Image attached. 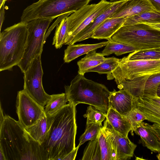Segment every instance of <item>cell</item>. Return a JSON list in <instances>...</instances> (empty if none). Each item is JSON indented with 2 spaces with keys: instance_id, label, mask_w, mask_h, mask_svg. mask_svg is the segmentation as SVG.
Here are the masks:
<instances>
[{
  "instance_id": "obj_36",
  "label": "cell",
  "mask_w": 160,
  "mask_h": 160,
  "mask_svg": "<svg viewBox=\"0 0 160 160\" xmlns=\"http://www.w3.org/2000/svg\"><path fill=\"white\" fill-rule=\"evenodd\" d=\"M78 146L75 148L63 157L61 160H75L77 155L78 151L79 148Z\"/></svg>"
},
{
  "instance_id": "obj_44",
  "label": "cell",
  "mask_w": 160,
  "mask_h": 160,
  "mask_svg": "<svg viewBox=\"0 0 160 160\" xmlns=\"http://www.w3.org/2000/svg\"><path fill=\"white\" fill-rule=\"evenodd\" d=\"M122 0H110L109 2H115L118 1H119Z\"/></svg>"
},
{
  "instance_id": "obj_20",
  "label": "cell",
  "mask_w": 160,
  "mask_h": 160,
  "mask_svg": "<svg viewBox=\"0 0 160 160\" xmlns=\"http://www.w3.org/2000/svg\"><path fill=\"white\" fill-rule=\"evenodd\" d=\"M106 119L115 131L125 137H128L132 126L126 117L110 107L106 113Z\"/></svg>"
},
{
  "instance_id": "obj_26",
  "label": "cell",
  "mask_w": 160,
  "mask_h": 160,
  "mask_svg": "<svg viewBox=\"0 0 160 160\" xmlns=\"http://www.w3.org/2000/svg\"><path fill=\"white\" fill-rule=\"evenodd\" d=\"M123 58L129 61L160 60V47L136 50Z\"/></svg>"
},
{
  "instance_id": "obj_10",
  "label": "cell",
  "mask_w": 160,
  "mask_h": 160,
  "mask_svg": "<svg viewBox=\"0 0 160 160\" xmlns=\"http://www.w3.org/2000/svg\"><path fill=\"white\" fill-rule=\"evenodd\" d=\"M23 89L37 102L44 107L51 97L44 91L42 84L43 72L41 55L32 60L28 69L23 73Z\"/></svg>"
},
{
  "instance_id": "obj_40",
  "label": "cell",
  "mask_w": 160,
  "mask_h": 160,
  "mask_svg": "<svg viewBox=\"0 0 160 160\" xmlns=\"http://www.w3.org/2000/svg\"><path fill=\"white\" fill-rule=\"evenodd\" d=\"M147 24L152 28L160 31V23H145Z\"/></svg>"
},
{
  "instance_id": "obj_32",
  "label": "cell",
  "mask_w": 160,
  "mask_h": 160,
  "mask_svg": "<svg viewBox=\"0 0 160 160\" xmlns=\"http://www.w3.org/2000/svg\"><path fill=\"white\" fill-rule=\"evenodd\" d=\"M103 126L98 123H89L86 125L84 132L81 136L79 140V147L88 141L96 139Z\"/></svg>"
},
{
  "instance_id": "obj_38",
  "label": "cell",
  "mask_w": 160,
  "mask_h": 160,
  "mask_svg": "<svg viewBox=\"0 0 160 160\" xmlns=\"http://www.w3.org/2000/svg\"><path fill=\"white\" fill-rule=\"evenodd\" d=\"M5 4H3L0 7V28L1 31L2 26L4 19L5 14Z\"/></svg>"
},
{
  "instance_id": "obj_6",
  "label": "cell",
  "mask_w": 160,
  "mask_h": 160,
  "mask_svg": "<svg viewBox=\"0 0 160 160\" xmlns=\"http://www.w3.org/2000/svg\"><path fill=\"white\" fill-rule=\"evenodd\" d=\"M132 46L138 50L160 47V31L145 23L123 26L108 40Z\"/></svg>"
},
{
  "instance_id": "obj_11",
  "label": "cell",
  "mask_w": 160,
  "mask_h": 160,
  "mask_svg": "<svg viewBox=\"0 0 160 160\" xmlns=\"http://www.w3.org/2000/svg\"><path fill=\"white\" fill-rule=\"evenodd\" d=\"M16 108L18 121L24 128L35 124L46 115L44 107L37 102L24 89L18 92Z\"/></svg>"
},
{
  "instance_id": "obj_43",
  "label": "cell",
  "mask_w": 160,
  "mask_h": 160,
  "mask_svg": "<svg viewBox=\"0 0 160 160\" xmlns=\"http://www.w3.org/2000/svg\"><path fill=\"white\" fill-rule=\"evenodd\" d=\"M7 0H0V7H1L2 5L5 4Z\"/></svg>"
},
{
  "instance_id": "obj_29",
  "label": "cell",
  "mask_w": 160,
  "mask_h": 160,
  "mask_svg": "<svg viewBox=\"0 0 160 160\" xmlns=\"http://www.w3.org/2000/svg\"><path fill=\"white\" fill-rule=\"evenodd\" d=\"M101 160H116L115 151L109 141L101 129L98 136Z\"/></svg>"
},
{
  "instance_id": "obj_42",
  "label": "cell",
  "mask_w": 160,
  "mask_h": 160,
  "mask_svg": "<svg viewBox=\"0 0 160 160\" xmlns=\"http://www.w3.org/2000/svg\"><path fill=\"white\" fill-rule=\"evenodd\" d=\"M157 97L160 98V84L158 86L156 91Z\"/></svg>"
},
{
  "instance_id": "obj_28",
  "label": "cell",
  "mask_w": 160,
  "mask_h": 160,
  "mask_svg": "<svg viewBox=\"0 0 160 160\" xmlns=\"http://www.w3.org/2000/svg\"><path fill=\"white\" fill-rule=\"evenodd\" d=\"M67 17L63 18L57 25L52 44L54 45L56 49L60 48L63 45H64L67 37L68 22Z\"/></svg>"
},
{
  "instance_id": "obj_17",
  "label": "cell",
  "mask_w": 160,
  "mask_h": 160,
  "mask_svg": "<svg viewBox=\"0 0 160 160\" xmlns=\"http://www.w3.org/2000/svg\"><path fill=\"white\" fill-rule=\"evenodd\" d=\"M158 124L152 125L143 122L139 123L134 132L141 138L143 145L151 151L158 152L160 151V143L156 134Z\"/></svg>"
},
{
  "instance_id": "obj_31",
  "label": "cell",
  "mask_w": 160,
  "mask_h": 160,
  "mask_svg": "<svg viewBox=\"0 0 160 160\" xmlns=\"http://www.w3.org/2000/svg\"><path fill=\"white\" fill-rule=\"evenodd\" d=\"M120 59L112 57L106 58L104 61L87 72H96L100 74H110L118 66Z\"/></svg>"
},
{
  "instance_id": "obj_19",
  "label": "cell",
  "mask_w": 160,
  "mask_h": 160,
  "mask_svg": "<svg viewBox=\"0 0 160 160\" xmlns=\"http://www.w3.org/2000/svg\"><path fill=\"white\" fill-rule=\"evenodd\" d=\"M108 41L92 44H80L68 45L64 51L63 60L65 62L69 63L78 57L89 52L105 46Z\"/></svg>"
},
{
  "instance_id": "obj_35",
  "label": "cell",
  "mask_w": 160,
  "mask_h": 160,
  "mask_svg": "<svg viewBox=\"0 0 160 160\" xmlns=\"http://www.w3.org/2000/svg\"><path fill=\"white\" fill-rule=\"evenodd\" d=\"M126 117L131 125L132 134L138 124L147 119L144 113L133 106L132 109Z\"/></svg>"
},
{
  "instance_id": "obj_23",
  "label": "cell",
  "mask_w": 160,
  "mask_h": 160,
  "mask_svg": "<svg viewBox=\"0 0 160 160\" xmlns=\"http://www.w3.org/2000/svg\"><path fill=\"white\" fill-rule=\"evenodd\" d=\"M106 58L100 53H97L96 50L89 52L83 58L78 62V73L84 75L89 69L103 62Z\"/></svg>"
},
{
  "instance_id": "obj_14",
  "label": "cell",
  "mask_w": 160,
  "mask_h": 160,
  "mask_svg": "<svg viewBox=\"0 0 160 160\" xmlns=\"http://www.w3.org/2000/svg\"><path fill=\"white\" fill-rule=\"evenodd\" d=\"M126 0L115 2L110 8L98 16L73 38L69 45L91 38L96 28L106 19L111 17Z\"/></svg>"
},
{
  "instance_id": "obj_9",
  "label": "cell",
  "mask_w": 160,
  "mask_h": 160,
  "mask_svg": "<svg viewBox=\"0 0 160 160\" xmlns=\"http://www.w3.org/2000/svg\"><path fill=\"white\" fill-rule=\"evenodd\" d=\"M115 2L101 0L97 4L87 5L67 17L68 32L64 45H69L78 33Z\"/></svg>"
},
{
  "instance_id": "obj_33",
  "label": "cell",
  "mask_w": 160,
  "mask_h": 160,
  "mask_svg": "<svg viewBox=\"0 0 160 160\" xmlns=\"http://www.w3.org/2000/svg\"><path fill=\"white\" fill-rule=\"evenodd\" d=\"M160 84V72L150 75L145 84L143 97H157L156 91Z\"/></svg>"
},
{
  "instance_id": "obj_12",
  "label": "cell",
  "mask_w": 160,
  "mask_h": 160,
  "mask_svg": "<svg viewBox=\"0 0 160 160\" xmlns=\"http://www.w3.org/2000/svg\"><path fill=\"white\" fill-rule=\"evenodd\" d=\"M101 130L115 151L116 160H129L133 156L137 145L115 131L106 119Z\"/></svg>"
},
{
  "instance_id": "obj_30",
  "label": "cell",
  "mask_w": 160,
  "mask_h": 160,
  "mask_svg": "<svg viewBox=\"0 0 160 160\" xmlns=\"http://www.w3.org/2000/svg\"><path fill=\"white\" fill-rule=\"evenodd\" d=\"M81 160H101L98 136L96 139L89 142L84 149Z\"/></svg>"
},
{
  "instance_id": "obj_18",
  "label": "cell",
  "mask_w": 160,
  "mask_h": 160,
  "mask_svg": "<svg viewBox=\"0 0 160 160\" xmlns=\"http://www.w3.org/2000/svg\"><path fill=\"white\" fill-rule=\"evenodd\" d=\"M126 18H109L103 22L94 31L91 38L108 40L123 26Z\"/></svg>"
},
{
  "instance_id": "obj_24",
  "label": "cell",
  "mask_w": 160,
  "mask_h": 160,
  "mask_svg": "<svg viewBox=\"0 0 160 160\" xmlns=\"http://www.w3.org/2000/svg\"><path fill=\"white\" fill-rule=\"evenodd\" d=\"M160 23V12L155 10L144 12L126 18L123 26L138 23Z\"/></svg>"
},
{
  "instance_id": "obj_7",
  "label": "cell",
  "mask_w": 160,
  "mask_h": 160,
  "mask_svg": "<svg viewBox=\"0 0 160 160\" xmlns=\"http://www.w3.org/2000/svg\"><path fill=\"white\" fill-rule=\"evenodd\" d=\"M53 18H38L27 22L28 32L23 57L18 66L23 73L28 68L33 59L41 55L46 32Z\"/></svg>"
},
{
  "instance_id": "obj_15",
  "label": "cell",
  "mask_w": 160,
  "mask_h": 160,
  "mask_svg": "<svg viewBox=\"0 0 160 160\" xmlns=\"http://www.w3.org/2000/svg\"><path fill=\"white\" fill-rule=\"evenodd\" d=\"M133 98L132 96L124 89L118 91L113 89L110 92L109 97V108L126 117L133 108Z\"/></svg>"
},
{
  "instance_id": "obj_13",
  "label": "cell",
  "mask_w": 160,
  "mask_h": 160,
  "mask_svg": "<svg viewBox=\"0 0 160 160\" xmlns=\"http://www.w3.org/2000/svg\"><path fill=\"white\" fill-rule=\"evenodd\" d=\"M133 106L144 113L147 120L160 125V98L149 97L133 98Z\"/></svg>"
},
{
  "instance_id": "obj_4",
  "label": "cell",
  "mask_w": 160,
  "mask_h": 160,
  "mask_svg": "<svg viewBox=\"0 0 160 160\" xmlns=\"http://www.w3.org/2000/svg\"><path fill=\"white\" fill-rule=\"evenodd\" d=\"M28 34L27 22L21 21L0 32V71L12 70L21 62L26 48Z\"/></svg>"
},
{
  "instance_id": "obj_25",
  "label": "cell",
  "mask_w": 160,
  "mask_h": 160,
  "mask_svg": "<svg viewBox=\"0 0 160 160\" xmlns=\"http://www.w3.org/2000/svg\"><path fill=\"white\" fill-rule=\"evenodd\" d=\"M68 101L65 93L52 94L48 101L44 109L46 116H51L64 107Z\"/></svg>"
},
{
  "instance_id": "obj_27",
  "label": "cell",
  "mask_w": 160,
  "mask_h": 160,
  "mask_svg": "<svg viewBox=\"0 0 160 160\" xmlns=\"http://www.w3.org/2000/svg\"><path fill=\"white\" fill-rule=\"evenodd\" d=\"M108 42L104 49L100 53L104 56H108L114 53L117 56L129 52H132L138 50L135 48L125 44L108 41Z\"/></svg>"
},
{
  "instance_id": "obj_39",
  "label": "cell",
  "mask_w": 160,
  "mask_h": 160,
  "mask_svg": "<svg viewBox=\"0 0 160 160\" xmlns=\"http://www.w3.org/2000/svg\"><path fill=\"white\" fill-rule=\"evenodd\" d=\"M156 134L158 140L160 143V125L158 124L157 126ZM158 152V154L157 155V157L158 160H160V151Z\"/></svg>"
},
{
  "instance_id": "obj_21",
  "label": "cell",
  "mask_w": 160,
  "mask_h": 160,
  "mask_svg": "<svg viewBox=\"0 0 160 160\" xmlns=\"http://www.w3.org/2000/svg\"><path fill=\"white\" fill-rule=\"evenodd\" d=\"M150 75L125 80L118 85V87L120 89H124L128 91L133 98H142L145 83Z\"/></svg>"
},
{
  "instance_id": "obj_1",
  "label": "cell",
  "mask_w": 160,
  "mask_h": 160,
  "mask_svg": "<svg viewBox=\"0 0 160 160\" xmlns=\"http://www.w3.org/2000/svg\"><path fill=\"white\" fill-rule=\"evenodd\" d=\"M76 106L69 102L53 115L46 116L48 129L40 145L44 160H61L75 148Z\"/></svg>"
},
{
  "instance_id": "obj_41",
  "label": "cell",
  "mask_w": 160,
  "mask_h": 160,
  "mask_svg": "<svg viewBox=\"0 0 160 160\" xmlns=\"http://www.w3.org/2000/svg\"><path fill=\"white\" fill-rule=\"evenodd\" d=\"M0 160H6L4 154L1 149H0Z\"/></svg>"
},
{
  "instance_id": "obj_37",
  "label": "cell",
  "mask_w": 160,
  "mask_h": 160,
  "mask_svg": "<svg viewBox=\"0 0 160 160\" xmlns=\"http://www.w3.org/2000/svg\"><path fill=\"white\" fill-rule=\"evenodd\" d=\"M154 9L160 12V0H148Z\"/></svg>"
},
{
  "instance_id": "obj_16",
  "label": "cell",
  "mask_w": 160,
  "mask_h": 160,
  "mask_svg": "<svg viewBox=\"0 0 160 160\" xmlns=\"http://www.w3.org/2000/svg\"><path fill=\"white\" fill-rule=\"evenodd\" d=\"M154 10L148 0H127L110 18H126L144 12Z\"/></svg>"
},
{
  "instance_id": "obj_34",
  "label": "cell",
  "mask_w": 160,
  "mask_h": 160,
  "mask_svg": "<svg viewBox=\"0 0 160 160\" xmlns=\"http://www.w3.org/2000/svg\"><path fill=\"white\" fill-rule=\"evenodd\" d=\"M83 116L87 118L86 124L98 123L102 125V122L106 118V114L95 107L90 105L87 108L86 112Z\"/></svg>"
},
{
  "instance_id": "obj_2",
  "label": "cell",
  "mask_w": 160,
  "mask_h": 160,
  "mask_svg": "<svg viewBox=\"0 0 160 160\" xmlns=\"http://www.w3.org/2000/svg\"><path fill=\"white\" fill-rule=\"evenodd\" d=\"M0 126V149L6 160H44L40 144L18 121L5 115Z\"/></svg>"
},
{
  "instance_id": "obj_8",
  "label": "cell",
  "mask_w": 160,
  "mask_h": 160,
  "mask_svg": "<svg viewBox=\"0 0 160 160\" xmlns=\"http://www.w3.org/2000/svg\"><path fill=\"white\" fill-rule=\"evenodd\" d=\"M160 72V60L129 61L120 59L118 67L109 75L107 79H114L118 85L125 80L152 75Z\"/></svg>"
},
{
  "instance_id": "obj_3",
  "label": "cell",
  "mask_w": 160,
  "mask_h": 160,
  "mask_svg": "<svg viewBox=\"0 0 160 160\" xmlns=\"http://www.w3.org/2000/svg\"><path fill=\"white\" fill-rule=\"evenodd\" d=\"M65 93L69 103L76 106L85 103L93 106L106 114L109 108L110 93L104 85L78 74L69 85L65 86Z\"/></svg>"
},
{
  "instance_id": "obj_22",
  "label": "cell",
  "mask_w": 160,
  "mask_h": 160,
  "mask_svg": "<svg viewBox=\"0 0 160 160\" xmlns=\"http://www.w3.org/2000/svg\"><path fill=\"white\" fill-rule=\"evenodd\" d=\"M24 129L31 138L41 145L48 129V117L45 115L35 124Z\"/></svg>"
},
{
  "instance_id": "obj_5",
  "label": "cell",
  "mask_w": 160,
  "mask_h": 160,
  "mask_svg": "<svg viewBox=\"0 0 160 160\" xmlns=\"http://www.w3.org/2000/svg\"><path fill=\"white\" fill-rule=\"evenodd\" d=\"M92 0H39L24 9L21 21L55 18L66 13L77 11L88 4Z\"/></svg>"
}]
</instances>
